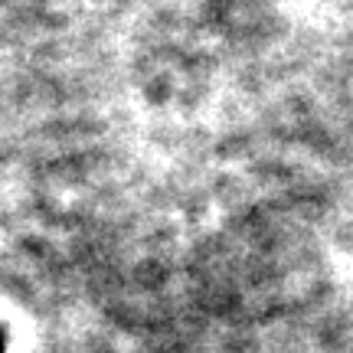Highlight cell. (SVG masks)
Here are the masks:
<instances>
[{
    "label": "cell",
    "instance_id": "1",
    "mask_svg": "<svg viewBox=\"0 0 353 353\" xmlns=\"http://www.w3.org/2000/svg\"><path fill=\"white\" fill-rule=\"evenodd\" d=\"M0 353H3V334H0Z\"/></svg>",
    "mask_w": 353,
    "mask_h": 353
}]
</instances>
